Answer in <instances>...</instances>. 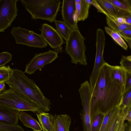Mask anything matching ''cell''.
Masks as SVG:
<instances>
[{"label": "cell", "instance_id": "1", "mask_svg": "<svg viewBox=\"0 0 131 131\" xmlns=\"http://www.w3.org/2000/svg\"><path fill=\"white\" fill-rule=\"evenodd\" d=\"M112 66L105 62L100 68L91 99V120L97 112L105 113L120 106L125 87L114 80L111 74Z\"/></svg>", "mask_w": 131, "mask_h": 131}, {"label": "cell", "instance_id": "2", "mask_svg": "<svg viewBox=\"0 0 131 131\" xmlns=\"http://www.w3.org/2000/svg\"><path fill=\"white\" fill-rule=\"evenodd\" d=\"M13 70L12 75L5 83L43 111H49L51 108L50 101L44 96L35 82L28 78L22 71Z\"/></svg>", "mask_w": 131, "mask_h": 131}, {"label": "cell", "instance_id": "3", "mask_svg": "<svg viewBox=\"0 0 131 131\" xmlns=\"http://www.w3.org/2000/svg\"><path fill=\"white\" fill-rule=\"evenodd\" d=\"M34 19H40L54 22L60 10V0H21Z\"/></svg>", "mask_w": 131, "mask_h": 131}, {"label": "cell", "instance_id": "4", "mask_svg": "<svg viewBox=\"0 0 131 131\" xmlns=\"http://www.w3.org/2000/svg\"><path fill=\"white\" fill-rule=\"evenodd\" d=\"M85 38L81 34L78 27L72 29L66 41L65 50L70 57L72 63L84 66L87 64L84 43Z\"/></svg>", "mask_w": 131, "mask_h": 131}, {"label": "cell", "instance_id": "5", "mask_svg": "<svg viewBox=\"0 0 131 131\" xmlns=\"http://www.w3.org/2000/svg\"><path fill=\"white\" fill-rule=\"evenodd\" d=\"M0 105L20 111H30L36 113L43 111L38 106L10 88L0 94Z\"/></svg>", "mask_w": 131, "mask_h": 131}, {"label": "cell", "instance_id": "6", "mask_svg": "<svg viewBox=\"0 0 131 131\" xmlns=\"http://www.w3.org/2000/svg\"><path fill=\"white\" fill-rule=\"evenodd\" d=\"M10 33L17 44L41 48H45L47 46L41 34L20 26L13 27Z\"/></svg>", "mask_w": 131, "mask_h": 131}, {"label": "cell", "instance_id": "7", "mask_svg": "<svg viewBox=\"0 0 131 131\" xmlns=\"http://www.w3.org/2000/svg\"><path fill=\"white\" fill-rule=\"evenodd\" d=\"M82 110L80 114L83 131H91L90 115L91 87L89 82L86 81L81 84L79 90Z\"/></svg>", "mask_w": 131, "mask_h": 131}, {"label": "cell", "instance_id": "8", "mask_svg": "<svg viewBox=\"0 0 131 131\" xmlns=\"http://www.w3.org/2000/svg\"><path fill=\"white\" fill-rule=\"evenodd\" d=\"M18 0H0V32L10 26L17 16Z\"/></svg>", "mask_w": 131, "mask_h": 131}, {"label": "cell", "instance_id": "9", "mask_svg": "<svg viewBox=\"0 0 131 131\" xmlns=\"http://www.w3.org/2000/svg\"><path fill=\"white\" fill-rule=\"evenodd\" d=\"M58 52L52 50L39 53L34 56L26 65L24 73L31 75L45 65L52 62L58 57Z\"/></svg>", "mask_w": 131, "mask_h": 131}, {"label": "cell", "instance_id": "10", "mask_svg": "<svg viewBox=\"0 0 131 131\" xmlns=\"http://www.w3.org/2000/svg\"><path fill=\"white\" fill-rule=\"evenodd\" d=\"M40 30L43 38L51 48L58 52L63 51L62 46L65 42L55 29L45 23L42 25Z\"/></svg>", "mask_w": 131, "mask_h": 131}, {"label": "cell", "instance_id": "11", "mask_svg": "<svg viewBox=\"0 0 131 131\" xmlns=\"http://www.w3.org/2000/svg\"><path fill=\"white\" fill-rule=\"evenodd\" d=\"M92 5L96 8L98 12L115 19L131 14L118 8L108 0H96Z\"/></svg>", "mask_w": 131, "mask_h": 131}, {"label": "cell", "instance_id": "12", "mask_svg": "<svg viewBox=\"0 0 131 131\" xmlns=\"http://www.w3.org/2000/svg\"><path fill=\"white\" fill-rule=\"evenodd\" d=\"M61 11L63 21L72 30L78 27L74 19V0H63Z\"/></svg>", "mask_w": 131, "mask_h": 131}, {"label": "cell", "instance_id": "13", "mask_svg": "<svg viewBox=\"0 0 131 131\" xmlns=\"http://www.w3.org/2000/svg\"><path fill=\"white\" fill-rule=\"evenodd\" d=\"M75 12L74 19L78 24L79 21H84L89 16L91 5L90 0H74Z\"/></svg>", "mask_w": 131, "mask_h": 131}, {"label": "cell", "instance_id": "14", "mask_svg": "<svg viewBox=\"0 0 131 131\" xmlns=\"http://www.w3.org/2000/svg\"><path fill=\"white\" fill-rule=\"evenodd\" d=\"M20 111L0 105V122L8 125H18Z\"/></svg>", "mask_w": 131, "mask_h": 131}, {"label": "cell", "instance_id": "15", "mask_svg": "<svg viewBox=\"0 0 131 131\" xmlns=\"http://www.w3.org/2000/svg\"><path fill=\"white\" fill-rule=\"evenodd\" d=\"M71 119L66 114L53 115V131H69Z\"/></svg>", "mask_w": 131, "mask_h": 131}, {"label": "cell", "instance_id": "16", "mask_svg": "<svg viewBox=\"0 0 131 131\" xmlns=\"http://www.w3.org/2000/svg\"><path fill=\"white\" fill-rule=\"evenodd\" d=\"M120 106L114 107L104 113L100 131H108L121 111Z\"/></svg>", "mask_w": 131, "mask_h": 131}, {"label": "cell", "instance_id": "17", "mask_svg": "<svg viewBox=\"0 0 131 131\" xmlns=\"http://www.w3.org/2000/svg\"><path fill=\"white\" fill-rule=\"evenodd\" d=\"M18 119L27 127L32 129L34 131H41L42 129L39 123L32 116L25 111H20L18 114Z\"/></svg>", "mask_w": 131, "mask_h": 131}, {"label": "cell", "instance_id": "18", "mask_svg": "<svg viewBox=\"0 0 131 131\" xmlns=\"http://www.w3.org/2000/svg\"><path fill=\"white\" fill-rule=\"evenodd\" d=\"M36 114L43 131H53V115L43 111Z\"/></svg>", "mask_w": 131, "mask_h": 131}, {"label": "cell", "instance_id": "19", "mask_svg": "<svg viewBox=\"0 0 131 131\" xmlns=\"http://www.w3.org/2000/svg\"><path fill=\"white\" fill-rule=\"evenodd\" d=\"M111 74L113 79L119 82L125 87L127 78V72L120 66H112Z\"/></svg>", "mask_w": 131, "mask_h": 131}, {"label": "cell", "instance_id": "20", "mask_svg": "<svg viewBox=\"0 0 131 131\" xmlns=\"http://www.w3.org/2000/svg\"><path fill=\"white\" fill-rule=\"evenodd\" d=\"M56 29L62 38L66 41L72 29L63 21L56 20L54 22Z\"/></svg>", "mask_w": 131, "mask_h": 131}, {"label": "cell", "instance_id": "21", "mask_svg": "<svg viewBox=\"0 0 131 131\" xmlns=\"http://www.w3.org/2000/svg\"><path fill=\"white\" fill-rule=\"evenodd\" d=\"M106 23L109 27L116 32L125 29L131 28V25L127 24H121L115 19L106 16Z\"/></svg>", "mask_w": 131, "mask_h": 131}, {"label": "cell", "instance_id": "22", "mask_svg": "<svg viewBox=\"0 0 131 131\" xmlns=\"http://www.w3.org/2000/svg\"><path fill=\"white\" fill-rule=\"evenodd\" d=\"M104 29L105 32L109 35L124 50H127L128 46L127 44L119 34L108 27H105Z\"/></svg>", "mask_w": 131, "mask_h": 131}, {"label": "cell", "instance_id": "23", "mask_svg": "<svg viewBox=\"0 0 131 131\" xmlns=\"http://www.w3.org/2000/svg\"><path fill=\"white\" fill-rule=\"evenodd\" d=\"M104 116V113L97 112L91 120V131H100Z\"/></svg>", "mask_w": 131, "mask_h": 131}, {"label": "cell", "instance_id": "24", "mask_svg": "<svg viewBox=\"0 0 131 131\" xmlns=\"http://www.w3.org/2000/svg\"><path fill=\"white\" fill-rule=\"evenodd\" d=\"M13 74V70L9 66L0 67V83H5L8 81Z\"/></svg>", "mask_w": 131, "mask_h": 131}, {"label": "cell", "instance_id": "25", "mask_svg": "<svg viewBox=\"0 0 131 131\" xmlns=\"http://www.w3.org/2000/svg\"><path fill=\"white\" fill-rule=\"evenodd\" d=\"M121 66L128 73H131V56H122L120 62Z\"/></svg>", "mask_w": 131, "mask_h": 131}, {"label": "cell", "instance_id": "26", "mask_svg": "<svg viewBox=\"0 0 131 131\" xmlns=\"http://www.w3.org/2000/svg\"><path fill=\"white\" fill-rule=\"evenodd\" d=\"M120 107L122 109L131 107V89L125 91L123 95L122 103Z\"/></svg>", "mask_w": 131, "mask_h": 131}, {"label": "cell", "instance_id": "27", "mask_svg": "<svg viewBox=\"0 0 131 131\" xmlns=\"http://www.w3.org/2000/svg\"><path fill=\"white\" fill-rule=\"evenodd\" d=\"M118 8L131 14V7L126 5L122 0H108Z\"/></svg>", "mask_w": 131, "mask_h": 131}, {"label": "cell", "instance_id": "28", "mask_svg": "<svg viewBox=\"0 0 131 131\" xmlns=\"http://www.w3.org/2000/svg\"><path fill=\"white\" fill-rule=\"evenodd\" d=\"M0 131H24V130L18 125H8L0 122Z\"/></svg>", "mask_w": 131, "mask_h": 131}, {"label": "cell", "instance_id": "29", "mask_svg": "<svg viewBox=\"0 0 131 131\" xmlns=\"http://www.w3.org/2000/svg\"><path fill=\"white\" fill-rule=\"evenodd\" d=\"M126 41L130 49L131 48V28L117 32Z\"/></svg>", "mask_w": 131, "mask_h": 131}, {"label": "cell", "instance_id": "30", "mask_svg": "<svg viewBox=\"0 0 131 131\" xmlns=\"http://www.w3.org/2000/svg\"><path fill=\"white\" fill-rule=\"evenodd\" d=\"M11 54L8 52L0 53V67L4 66L12 59Z\"/></svg>", "mask_w": 131, "mask_h": 131}, {"label": "cell", "instance_id": "31", "mask_svg": "<svg viewBox=\"0 0 131 131\" xmlns=\"http://www.w3.org/2000/svg\"><path fill=\"white\" fill-rule=\"evenodd\" d=\"M122 114L123 112L121 109L120 113L116 118L108 131H116Z\"/></svg>", "mask_w": 131, "mask_h": 131}, {"label": "cell", "instance_id": "32", "mask_svg": "<svg viewBox=\"0 0 131 131\" xmlns=\"http://www.w3.org/2000/svg\"><path fill=\"white\" fill-rule=\"evenodd\" d=\"M127 73V78L125 86V91L131 89V73Z\"/></svg>", "mask_w": 131, "mask_h": 131}, {"label": "cell", "instance_id": "33", "mask_svg": "<svg viewBox=\"0 0 131 131\" xmlns=\"http://www.w3.org/2000/svg\"><path fill=\"white\" fill-rule=\"evenodd\" d=\"M124 116L123 112V114L120 119L119 125L116 131H121V129L124 123Z\"/></svg>", "mask_w": 131, "mask_h": 131}, {"label": "cell", "instance_id": "34", "mask_svg": "<svg viewBox=\"0 0 131 131\" xmlns=\"http://www.w3.org/2000/svg\"><path fill=\"white\" fill-rule=\"evenodd\" d=\"M131 123L127 121V122L124 123V131H131Z\"/></svg>", "mask_w": 131, "mask_h": 131}, {"label": "cell", "instance_id": "35", "mask_svg": "<svg viewBox=\"0 0 131 131\" xmlns=\"http://www.w3.org/2000/svg\"><path fill=\"white\" fill-rule=\"evenodd\" d=\"M126 23L131 25V14L128 15L124 17Z\"/></svg>", "mask_w": 131, "mask_h": 131}, {"label": "cell", "instance_id": "36", "mask_svg": "<svg viewBox=\"0 0 131 131\" xmlns=\"http://www.w3.org/2000/svg\"><path fill=\"white\" fill-rule=\"evenodd\" d=\"M116 20L118 22L121 24H126V23L125 19L124 17H117L116 19Z\"/></svg>", "mask_w": 131, "mask_h": 131}, {"label": "cell", "instance_id": "37", "mask_svg": "<svg viewBox=\"0 0 131 131\" xmlns=\"http://www.w3.org/2000/svg\"><path fill=\"white\" fill-rule=\"evenodd\" d=\"M5 83H0V93H1L5 90Z\"/></svg>", "mask_w": 131, "mask_h": 131}, {"label": "cell", "instance_id": "38", "mask_svg": "<svg viewBox=\"0 0 131 131\" xmlns=\"http://www.w3.org/2000/svg\"></svg>", "mask_w": 131, "mask_h": 131}]
</instances>
